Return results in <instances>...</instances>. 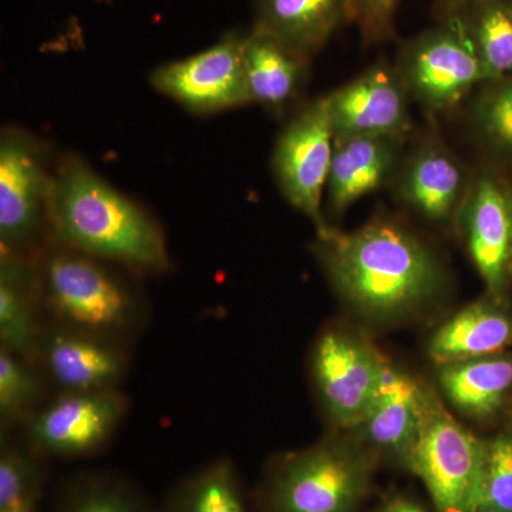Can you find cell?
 <instances>
[{"mask_svg":"<svg viewBox=\"0 0 512 512\" xmlns=\"http://www.w3.org/2000/svg\"><path fill=\"white\" fill-rule=\"evenodd\" d=\"M47 225L56 244L128 271L163 274L171 268L160 222L82 158L64 157L55 168Z\"/></svg>","mask_w":512,"mask_h":512,"instance_id":"obj_1","label":"cell"},{"mask_svg":"<svg viewBox=\"0 0 512 512\" xmlns=\"http://www.w3.org/2000/svg\"><path fill=\"white\" fill-rule=\"evenodd\" d=\"M315 254L340 295L372 318H393L429 301L443 284L439 259L413 232L375 221L353 232L316 229Z\"/></svg>","mask_w":512,"mask_h":512,"instance_id":"obj_2","label":"cell"},{"mask_svg":"<svg viewBox=\"0 0 512 512\" xmlns=\"http://www.w3.org/2000/svg\"><path fill=\"white\" fill-rule=\"evenodd\" d=\"M47 322L130 342L143 330V295L113 264L56 244L37 258Z\"/></svg>","mask_w":512,"mask_h":512,"instance_id":"obj_3","label":"cell"},{"mask_svg":"<svg viewBox=\"0 0 512 512\" xmlns=\"http://www.w3.org/2000/svg\"><path fill=\"white\" fill-rule=\"evenodd\" d=\"M484 463V441L423 386L419 427L403 466L423 481L437 512H477Z\"/></svg>","mask_w":512,"mask_h":512,"instance_id":"obj_4","label":"cell"},{"mask_svg":"<svg viewBox=\"0 0 512 512\" xmlns=\"http://www.w3.org/2000/svg\"><path fill=\"white\" fill-rule=\"evenodd\" d=\"M369 458L323 441L282 458L265 485L268 512H355L369 487Z\"/></svg>","mask_w":512,"mask_h":512,"instance_id":"obj_5","label":"cell"},{"mask_svg":"<svg viewBox=\"0 0 512 512\" xmlns=\"http://www.w3.org/2000/svg\"><path fill=\"white\" fill-rule=\"evenodd\" d=\"M410 99L430 113H443L484 83L483 67L456 16L439 19L404 43L394 64Z\"/></svg>","mask_w":512,"mask_h":512,"instance_id":"obj_6","label":"cell"},{"mask_svg":"<svg viewBox=\"0 0 512 512\" xmlns=\"http://www.w3.org/2000/svg\"><path fill=\"white\" fill-rule=\"evenodd\" d=\"M53 175L40 141L19 128L0 138V254L32 256L49 228Z\"/></svg>","mask_w":512,"mask_h":512,"instance_id":"obj_7","label":"cell"},{"mask_svg":"<svg viewBox=\"0 0 512 512\" xmlns=\"http://www.w3.org/2000/svg\"><path fill=\"white\" fill-rule=\"evenodd\" d=\"M121 390L59 393L43 403L23 426V439L39 457L80 458L107 446L126 419Z\"/></svg>","mask_w":512,"mask_h":512,"instance_id":"obj_8","label":"cell"},{"mask_svg":"<svg viewBox=\"0 0 512 512\" xmlns=\"http://www.w3.org/2000/svg\"><path fill=\"white\" fill-rule=\"evenodd\" d=\"M335 133L326 96L303 107L284 128L272 154V171L285 200L325 227L323 202L332 164Z\"/></svg>","mask_w":512,"mask_h":512,"instance_id":"obj_9","label":"cell"},{"mask_svg":"<svg viewBox=\"0 0 512 512\" xmlns=\"http://www.w3.org/2000/svg\"><path fill=\"white\" fill-rule=\"evenodd\" d=\"M244 37L227 35L200 53L158 67L150 82L157 92L198 114L252 103L244 66Z\"/></svg>","mask_w":512,"mask_h":512,"instance_id":"obj_10","label":"cell"},{"mask_svg":"<svg viewBox=\"0 0 512 512\" xmlns=\"http://www.w3.org/2000/svg\"><path fill=\"white\" fill-rule=\"evenodd\" d=\"M386 363L362 340L328 330L316 343L312 373L326 413L339 427L362 426Z\"/></svg>","mask_w":512,"mask_h":512,"instance_id":"obj_11","label":"cell"},{"mask_svg":"<svg viewBox=\"0 0 512 512\" xmlns=\"http://www.w3.org/2000/svg\"><path fill=\"white\" fill-rule=\"evenodd\" d=\"M36 365L59 393L119 390L128 372L126 343L45 322Z\"/></svg>","mask_w":512,"mask_h":512,"instance_id":"obj_12","label":"cell"},{"mask_svg":"<svg viewBox=\"0 0 512 512\" xmlns=\"http://www.w3.org/2000/svg\"><path fill=\"white\" fill-rule=\"evenodd\" d=\"M457 217L488 291L503 295L512 276V188L494 171H480Z\"/></svg>","mask_w":512,"mask_h":512,"instance_id":"obj_13","label":"cell"},{"mask_svg":"<svg viewBox=\"0 0 512 512\" xmlns=\"http://www.w3.org/2000/svg\"><path fill=\"white\" fill-rule=\"evenodd\" d=\"M335 141L352 137H404L410 96L394 66L375 64L326 96Z\"/></svg>","mask_w":512,"mask_h":512,"instance_id":"obj_14","label":"cell"},{"mask_svg":"<svg viewBox=\"0 0 512 512\" xmlns=\"http://www.w3.org/2000/svg\"><path fill=\"white\" fill-rule=\"evenodd\" d=\"M471 178L460 160L440 140L427 138L400 165L396 192L400 200L430 221L457 217Z\"/></svg>","mask_w":512,"mask_h":512,"instance_id":"obj_15","label":"cell"},{"mask_svg":"<svg viewBox=\"0 0 512 512\" xmlns=\"http://www.w3.org/2000/svg\"><path fill=\"white\" fill-rule=\"evenodd\" d=\"M404 137H352L335 141L325 201L342 214L356 201L396 178Z\"/></svg>","mask_w":512,"mask_h":512,"instance_id":"obj_16","label":"cell"},{"mask_svg":"<svg viewBox=\"0 0 512 512\" xmlns=\"http://www.w3.org/2000/svg\"><path fill=\"white\" fill-rule=\"evenodd\" d=\"M255 10V29L308 59L353 22V0H256Z\"/></svg>","mask_w":512,"mask_h":512,"instance_id":"obj_17","label":"cell"},{"mask_svg":"<svg viewBox=\"0 0 512 512\" xmlns=\"http://www.w3.org/2000/svg\"><path fill=\"white\" fill-rule=\"evenodd\" d=\"M40 311L37 259L0 254V348L36 363L45 326Z\"/></svg>","mask_w":512,"mask_h":512,"instance_id":"obj_18","label":"cell"},{"mask_svg":"<svg viewBox=\"0 0 512 512\" xmlns=\"http://www.w3.org/2000/svg\"><path fill=\"white\" fill-rule=\"evenodd\" d=\"M309 60L274 36L252 29L244 37V66L252 103L269 111H284L301 93Z\"/></svg>","mask_w":512,"mask_h":512,"instance_id":"obj_19","label":"cell"},{"mask_svg":"<svg viewBox=\"0 0 512 512\" xmlns=\"http://www.w3.org/2000/svg\"><path fill=\"white\" fill-rule=\"evenodd\" d=\"M421 390L423 386L416 380L386 363L362 424L370 444L402 464L419 427Z\"/></svg>","mask_w":512,"mask_h":512,"instance_id":"obj_20","label":"cell"},{"mask_svg":"<svg viewBox=\"0 0 512 512\" xmlns=\"http://www.w3.org/2000/svg\"><path fill=\"white\" fill-rule=\"evenodd\" d=\"M512 343V319L497 306L478 302L468 306L431 339L429 353L437 365L494 356Z\"/></svg>","mask_w":512,"mask_h":512,"instance_id":"obj_21","label":"cell"},{"mask_svg":"<svg viewBox=\"0 0 512 512\" xmlns=\"http://www.w3.org/2000/svg\"><path fill=\"white\" fill-rule=\"evenodd\" d=\"M439 380L454 406L484 417L500 409L512 387V359L478 357L440 365Z\"/></svg>","mask_w":512,"mask_h":512,"instance_id":"obj_22","label":"cell"},{"mask_svg":"<svg viewBox=\"0 0 512 512\" xmlns=\"http://www.w3.org/2000/svg\"><path fill=\"white\" fill-rule=\"evenodd\" d=\"M483 67L485 83L512 74V3L485 0L456 13Z\"/></svg>","mask_w":512,"mask_h":512,"instance_id":"obj_23","label":"cell"},{"mask_svg":"<svg viewBox=\"0 0 512 512\" xmlns=\"http://www.w3.org/2000/svg\"><path fill=\"white\" fill-rule=\"evenodd\" d=\"M158 512H249L234 464L218 458L181 481Z\"/></svg>","mask_w":512,"mask_h":512,"instance_id":"obj_24","label":"cell"},{"mask_svg":"<svg viewBox=\"0 0 512 512\" xmlns=\"http://www.w3.org/2000/svg\"><path fill=\"white\" fill-rule=\"evenodd\" d=\"M47 379L36 363L0 348V420L3 430L23 424L39 409Z\"/></svg>","mask_w":512,"mask_h":512,"instance_id":"obj_25","label":"cell"},{"mask_svg":"<svg viewBox=\"0 0 512 512\" xmlns=\"http://www.w3.org/2000/svg\"><path fill=\"white\" fill-rule=\"evenodd\" d=\"M470 119L478 140L512 161V74L488 82L471 106Z\"/></svg>","mask_w":512,"mask_h":512,"instance_id":"obj_26","label":"cell"},{"mask_svg":"<svg viewBox=\"0 0 512 512\" xmlns=\"http://www.w3.org/2000/svg\"><path fill=\"white\" fill-rule=\"evenodd\" d=\"M56 512H150L140 495L119 480L84 476L64 490Z\"/></svg>","mask_w":512,"mask_h":512,"instance_id":"obj_27","label":"cell"},{"mask_svg":"<svg viewBox=\"0 0 512 512\" xmlns=\"http://www.w3.org/2000/svg\"><path fill=\"white\" fill-rule=\"evenodd\" d=\"M40 457L23 444H3L0 453V512L36 507L42 485Z\"/></svg>","mask_w":512,"mask_h":512,"instance_id":"obj_28","label":"cell"},{"mask_svg":"<svg viewBox=\"0 0 512 512\" xmlns=\"http://www.w3.org/2000/svg\"><path fill=\"white\" fill-rule=\"evenodd\" d=\"M477 512H512V434L485 443L483 485Z\"/></svg>","mask_w":512,"mask_h":512,"instance_id":"obj_29","label":"cell"},{"mask_svg":"<svg viewBox=\"0 0 512 512\" xmlns=\"http://www.w3.org/2000/svg\"><path fill=\"white\" fill-rule=\"evenodd\" d=\"M400 0H353V22L369 45L393 36L394 16Z\"/></svg>","mask_w":512,"mask_h":512,"instance_id":"obj_30","label":"cell"},{"mask_svg":"<svg viewBox=\"0 0 512 512\" xmlns=\"http://www.w3.org/2000/svg\"><path fill=\"white\" fill-rule=\"evenodd\" d=\"M480 2L485 0H434V10L439 19H444Z\"/></svg>","mask_w":512,"mask_h":512,"instance_id":"obj_31","label":"cell"},{"mask_svg":"<svg viewBox=\"0 0 512 512\" xmlns=\"http://www.w3.org/2000/svg\"><path fill=\"white\" fill-rule=\"evenodd\" d=\"M379 512H427L421 505L414 503L409 498L396 497L387 501L386 504L380 508Z\"/></svg>","mask_w":512,"mask_h":512,"instance_id":"obj_32","label":"cell"},{"mask_svg":"<svg viewBox=\"0 0 512 512\" xmlns=\"http://www.w3.org/2000/svg\"><path fill=\"white\" fill-rule=\"evenodd\" d=\"M6 512H36V507L16 508V510Z\"/></svg>","mask_w":512,"mask_h":512,"instance_id":"obj_33","label":"cell"},{"mask_svg":"<svg viewBox=\"0 0 512 512\" xmlns=\"http://www.w3.org/2000/svg\"><path fill=\"white\" fill-rule=\"evenodd\" d=\"M510 2L512 3V0H510Z\"/></svg>","mask_w":512,"mask_h":512,"instance_id":"obj_34","label":"cell"}]
</instances>
